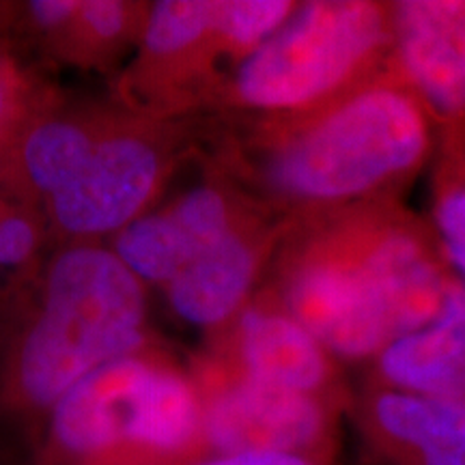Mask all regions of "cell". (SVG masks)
Wrapping results in <instances>:
<instances>
[{"label":"cell","mask_w":465,"mask_h":465,"mask_svg":"<svg viewBox=\"0 0 465 465\" xmlns=\"http://www.w3.org/2000/svg\"><path fill=\"white\" fill-rule=\"evenodd\" d=\"M207 336V356L250 380L319 399L342 414L351 407L342 364L263 284L229 323Z\"/></svg>","instance_id":"9"},{"label":"cell","mask_w":465,"mask_h":465,"mask_svg":"<svg viewBox=\"0 0 465 465\" xmlns=\"http://www.w3.org/2000/svg\"><path fill=\"white\" fill-rule=\"evenodd\" d=\"M147 345L144 282L102 243H67L0 366V418L42 435L75 383Z\"/></svg>","instance_id":"3"},{"label":"cell","mask_w":465,"mask_h":465,"mask_svg":"<svg viewBox=\"0 0 465 465\" xmlns=\"http://www.w3.org/2000/svg\"><path fill=\"white\" fill-rule=\"evenodd\" d=\"M209 457L282 452L336 463L342 411L250 380L207 353L192 366Z\"/></svg>","instance_id":"7"},{"label":"cell","mask_w":465,"mask_h":465,"mask_svg":"<svg viewBox=\"0 0 465 465\" xmlns=\"http://www.w3.org/2000/svg\"><path fill=\"white\" fill-rule=\"evenodd\" d=\"M431 229L452 272L465 281V173L435 177Z\"/></svg>","instance_id":"17"},{"label":"cell","mask_w":465,"mask_h":465,"mask_svg":"<svg viewBox=\"0 0 465 465\" xmlns=\"http://www.w3.org/2000/svg\"><path fill=\"white\" fill-rule=\"evenodd\" d=\"M380 465H465V403L366 383L349 407Z\"/></svg>","instance_id":"12"},{"label":"cell","mask_w":465,"mask_h":465,"mask_svg":"<svg viewBox=\"0 0 465 465\" xmlns=\"http://www.w3.org/2000/svg\"><path fill=\"white\" fill-rule=\"evenodd\" d=\"M116 110L58 108L48 104L5 151L0 185L11 199L44 207L83 173Z\"/></svg>","instance_id":"13"},{"label":"cell","mask_w":465,"mask_h":465,"mask_svg":"<svg viewBox=\"0 0 465 465\" xmlns=\"http://www.w3.org/2000/svg\"><path fill=\"white\" fill-rule=\"evenodd\" d=\"M391 65L431 119L435 177L465 173V0L391 3Z\"/></svg>","instance_id":"8"},{"label":"cell","mask_w":465,"mask_h":465,"mask_svg":"<svg viewBox=\"0 0 465 465\" xmlns=\"http://www.w3.org/2000/svg\"><path fill=\"white\" fill-rule=\"evenodd\" d=\"M48 104V100L35 95L33 84L28 83L14 54L0 39V153L3 158L17 134Z\"/></svg>","instance_id":"18"},{"label":"cell","mask_w":465,"mask_h":465,"mask_svg":"<svg viewBox=\"0 0 465 465\" xmlns=\"http://www.w3.org/2000/svg\"><path fill=\"white\" fill-rule=\"evenodd\" d=\"M132 84L144 114H173L223 97L224 63L216 35V0H160L149 5Z\"/></svg>","instance_id":"10"},{"label":"cell","mask_w":465,"mask_h":465,"mask_svg":"<svg viewBox=\"0 0 465 465\" xmlns=\"http://www.w3.org/2000/svg\"><path fill=\"white\" fill-rule=\"evenodd\" d=\"M366 383L465 403V281L431 322L394 339L366 364Z\"/></svg>","instance_id":"14"},{"label":"cell","mask_w":465,"mask_h":465,"mask_svg":"<svg viewBox=\"0 0 465 465\" xmlns=\"http://www.w3.org/2000/svg\"><path fill=\"white\" fill-rule=\"evenodd\" d=\"M183 127L144 113H119L83 173L44 205L45 223L69 243H100L149 212L177 166Z\"/></svg>","instance_id":"6"},{"label":"cell","mask_w":465,"mask_h":465,"mask_svg":"<svg viewBox=\"0 0 465 465\" xmlns=\"http://www.w3.org/2000/svg\"><path fill=\"white\" fill-rule=\"evenodd\" d=\"M0 168H3V153H0Z\"/></svg>","instance_id":"22"},{"label":"cell","mask_w":465,"mask_h":465,"mask_svg":"<svg viewBox=\"0 0 465 465\" xmlns=\"http://www.w3.org/2000/svg\"><path fill=\"white\" fill-rule=\"evenodd\" d=\"M457 278L431 224L394 199L291 223L261 284L341 364H369L431 322Z\"/></svg>","instance_id":"1"},{"label":"cell","mask_w":465,"mask_h":465,"mask_svg":"<svg viewBox=\"0 0 465 465\" xmlns=\"http://www.w3.org/2000/svg\"><path fill=\"white\" fill-rule=\"evenodd\" d=\"M438 149L422 104L388 65L293 119L254 121L224 147L220 171L289 223L394 201Z\"/></svg>","instance_id":"2"},{"label":"cell","mask_w":465,"mask_h":465,"mask_svg":"<svg viewBox=\"0 0 465 465\" xmlns=\"http://www.w3.org/2000/svg\"><path fill=\"white\" fill-rule=\"evenodd\" d=\"M149 5L124 0H80L78 14L56 54L80 65H104L141 42Z\"/></svg>","instance_id":"15"},{"label":"cell","mask_w":465,"mask_h":465,"mask_svg":"<svg viewBox=\"0 0 465 465\" xmlns=\"http://www.w3.org/2000/svg\"><path fill=\"white\" fill-rule=\"evenodd\" d=\"M80 0H35L25 5L26 26L58 52L67 37L74 17L78 14Z\"/></svg>","instance_id":"20"},{"label":"cell","mask_w":465,"mask_h":465,"mask_svg":"<svg viewBox=\"0 0 465 465\" xmlns=\"http://www.w3.org/2000/svg\"><path fill=\"white\" fill-rule=\"evenodd\" d=\"M289 220L259 207L203 250L166 284V300L185 323L216 332L259 289Z\"/></svg>","instance_id":"11"},{"label":"cell","mask_w":465,"mask_h":465,"mask_svg":"<svg viewBox=\"0 0 465 465\" xmlns=\"http://www.w3.org/2000/svg\"><path fill=\"white\" fill-rule=\"evenodd\" d=\"M205 459L192 373L149 342L93 371L58 401L33 465H199Z\"/></svg>","instance_id":"4"},{"label":"cell","mask_w":465,"mask_h":465,"mask_svg":"<svg viewBox=\"0 0 465 465\" xmlns=\"http://www.w3.org/2000/svg\"><path fill=\"white\" fill-rule=\"evenodd\" d=\"M293 0H216V35L226 63L237 67L281 31Z\"/></svg>","instance_id":"16"},{"label":"cell","mask_w":465,"mask_h":465,"mask_svg":"<svg viewBox=\"0 0 465 465\" xmlns=\"http://www.w3.org/2000/svg\"><path fill=\"white\" fill-rule=\"evenodd\" d=\"M391 56V3H298L274 37L231 69L220 104L254 121L293 119L369 83Z\"/></svg>","instance_id":"5"},{"label":"cell","mask_w":465,"mask_h":465,"mask_svg":"<svg viewBox=\"0 0 465 465\" xmlns=\"http://www.w3.org/2000/svg\"><path fill=\"white\" fill-rule=\"evenodd\" d=\"M44 224L35 207L0 196V267L15 270L31 263L42 246Z\"/></svg>","instance_id":"19"},{"label":"cell","mask_w":465,"mask_h":465,"mask_svg":"<svg viewBox=\"0 0 465 465\" xmlns=\"http://www.w3.org/2000/svg\"><path fill=\"white\" fill-rule=\"evenodd\" d=\"M199 465H336L302 455H282V452H246V455L209 457Z\"/></svg>","instance_id":"21"}]
</instances>
